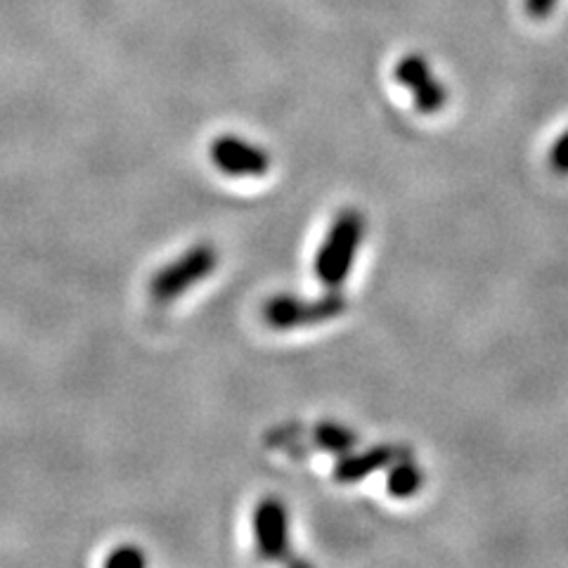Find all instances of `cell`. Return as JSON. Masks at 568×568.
I'll list each match as a JSON object with an SVG mask.
<instances>
[{"instance_id":"7","label":"cell","mask_w":568,"mask_h":568,"mask_svg":"<svg viewBox=\"0 0 568 568\" xmlns=\"http://www.w3.org/2000/svg\"><path fill=\"white\" fill-rule=\"evenodd\" d=\"M403 457H410V450L403 446H394V443H384V446L367 448V450L355 453V455L344 453V457L336 462V467H334V478L339 484H358L369 474L386 469Z\"/></svg>"},{"instance_id":"6","label":"cell","mask_w":568,"mask_h":568,"mask_svg":"<svg viewBox=\"0 0 568 568\" xmlns=\"http://www.w3.org/2000/svg\"><path fill=\"white\" fill-rule=\"evenodd\" d=\"M396 79L413 93V100L422 114H436L448 102V91L422 55H405L396 64Z\"/></svg>"},{"instance_id":"4","label":"cell","mask_w":568,"mask_h":568,"mask_svg":"<svg viewBox=\"0 0 568 568\" xmlns=\"http://www.w3.org/2000/svg\"><path fill=\"white\" fill-rule=\"evenodd\" d=\"M209 154L213 166L233 178H261L271 171V154L235 135L213 140Z\"/></svg>"},{"instance_id":"12","label":"cell","mask_w":568,"mask_h":568,"mask_svg":"<svg viewBox=\"0 0 568 568\" xmlns=\"http://www.w3.org/2000/svg\"><path fill=\"white\" fill-rule=\"evenodd\" d=\"M552 169L559 175H568V131L557 140V145L552 150Z\"/></svg>"},{"instance_id":"10","label":"cell","mask_w":568,"mask_h":568,"mask_svg":"<svg viewBox=\"0 0 568 568\" xmlns=\"http://www.w3.org/2000/svg\"><path fill=\"white\" fill-rule=\"evenodd\" d=\"M145 564H148L145 555H142L140 549L133 545H123L104 559V566H114V568H140Z\"/></svg>"},{"instance_id":"5","label":"cell","mask_w":568,"mask_h":568,"mask_svg":"<svg viewBox=\"0 0 568 568\" xmlns=\"http://www.w3.org/2000/svg\"><path fill=\"white\" fill-rule=\"evenodd\" d=\"M254 538L263 559L280 561L290 555V514L277 497H263L254 511Z\"/></svg>"},{"instance_id":"1","label":"cell","mask_w":568,"mask_h":568,"mask_svg":"<svg viewBox=\"0 0 568 568\" xmlns=\"http://www.w3.org/2000/svg\"><path fill=\"white\" fill-rule=\"evenodd\" d=\"M365 237L363 213L346 209L334 219L329 233L315 254V275L329 290L342 287L346 282L355 254Z\"/></svg>"},{"instance_id":"2","label":"cell","mask_w":568,"mask_h":568,"mask_svg":"<svg viewBox=\"0 0 568 568\" xmlns=\"http://www.w3.org/2000/svg\"><path fill=\"white\" fill-rule=\"evenodd\" d=\"M219 265V252L211 244H197L187 248L183 256L166 263L150 280V296L156 304H171L178 296H183L192 287H197L202 280L213 275Z\"/></svg>"},{"instance_id":"11","label":"cell","mask_w":568,"mask_h":568,"mask_svg":"<svg viewBox=\"0 0 568 568\" xmlns=\"http://www.w3.org/2000/svg\"><path fill=\"white\" fill-rule=\"evenodd\" d=\"M557 3H559V0H524V8H526L528 17L542 22L557 10Z\"/></svg>"},{"instance_id":"8","label":"cell","mask_w":568,"mask_h":568,"mask_svg":"<svg viewBox=\"0 0 568 568\" xmlns=\"http://www.w3.org/2000/svg\"><path fill=\"white\" fill-rule=\"evenodd\" d=\"M306 438L313 440L315 448L329 450V453H336V455L351 453L355 448V443H358V436H355V432H351L348 426L334 424V422H323V424L313 426Z\"/></svg>"},{"instance_id":"3","label":"cell","mask_w":568,"mask_h":568,"mask_svg":"<svg viewBox=\"0 0 568 568\" xmlns=\"http://www.w3.org/2000/svg\"><path fill=\"white\" fill-rule=\"evenodd\" d=\"M346 311V296L329 292L317 298H298L290 294L273 296L263 304V320L273 329H296L323 325Z\"/></svg>"},{"instance_id":"9","label":"cell","mask_w":568,"mask_h":568,"mask_svg":"<svg viewBox=\"0 0 568 568\" xmlns=\"http://www.w3.org/2000/svg\"><path fill=\"white\" fill-rule=\"evenodd\" d=\"M424 484V471L419 465L410 457H403L390 465V474L386 478V488L388 493L398 497V500H405V497H413Z\"/></svg>"}]
</instances>
